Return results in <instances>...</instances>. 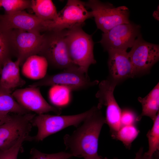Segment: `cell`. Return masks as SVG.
<instances>
[{
  "instance_id": "cell-36",
  "label": "cell",
  "mask_w": 159,
  "mask_h": 159,
  "mask_svg": "<svg viewBox=\"0 0 159 159\" xmlns=\"http://www.w3.org/2000/svg\"><path fill=\"white\" fill-rule=\"evenodd\" d=\"M113 159H118L117 158H115Z\"/></svg>"
},
{
  "instance_id": "cell-7",
  "label": "cell",
  "mask_w": 159,
  "mask_h": 159,
  "mask_svg": "<svg viewBox=\"0 0 159 159\" xmlns=\"http://www.w3.org/2000/svg\"><path fill=\"white\" fill-rule=\"evenodd\" d=\"M35 114H15L9 121L0 125V151L7 150L22 138L29 136Z\"/></svg>"
},
{
  "instance_id": "cell-13",
  "label": "cell",
  "mask_w": 159,
  "mask_h": 159,
  "mask_svg": "<svg viewBox=\"0 0 159 159\" xmlns=\"http://www.w3.org/2000/svg\"><path fill=\"white\" fill-rule=\"evenodd\" d=\"M12 95L16 101L24 108L37 115L52 112L57 115L61 109L49 104L42 96L39 87H30L17 89Z\"/></svg>"
},
{
  "instance_id": "cell-10",
  "label": "cell",
  "mask_w": 159,
  "mask_h": 159,
  "mask_svg": "<svg viewBox=\"0 0 159 159\" xmlns=\"http://www.w3.org/2000/svg\"><path fill=\"white\" fill-rule=\"evenodd\" d=\"M135 76L149 71L159 59V46L145 41L141 34L128 52Z\"/></svg>"
},
{
  "instance_id": "cell-3",
  "label": "cell",
  "mask_w": 159,
  "mask_h": 159,
  "mask_svg": "<svg viewBox=\"0 0 159 159\" xmlns=\"http://www.w3.org/2000/svg\"><path fill=\"white\" fill-rule=\"evenodd\" d=\"M66 30H52L44 32L39 55L44 57L48 63L54 67L64 70L77 66L69 54Z\"/></svg>"
},
{
  "instance_id": "cell-33",
  "label": "cell",
  "mask_w": 159,
  "mask_h": 159,
  "mask_svg": "<svg viewBox=\"0 0 159 159\" xmlns=\"http://www.w3.org/2000/svg\"><path fill=\"white\" fill-rule=\"evenodd\" d=\"M2 67V66L0 64V74L1 73V72Z\"/></svg>"
},
{
  "instance_id": "cell-31",
  "label": "cell",
  "mask_w": 159,
  "mask_h": 159,
  "mask_svg": "<svg viewBox=\"0 0 159 159\" xmlns=\"http://www.w3.org/2000/svg\"><path fill=\"white\" fill-rule=\"evenodd\" d=\"M90 159H107V158H103L101 156L98 155L97 157L95 158H94Z\"/></svg>"
},
{
  "instance_id": "cell-8",
  "label": "cell",
  "mask_w": 159,
  "mask_h": 159,
  "mask_svg": "<svg viewBox=\"0 0 159 159\" xmlns=\"http://www.w3.org/2000/svg\"><path fill=\"white\" fill-rule=\"evenodd\" d=\"M140 29L139 25L131 22L120 24L103 33L99 42L107 52L112 50L127 51L141 34Z\"/></svg>"
},
{
  "instance_id": "cell-4",
  "label": "cell",
  "mask_w": 159,
  "mask_h": 159,
  "mask_svg": "<svg viewBox=\"0 0 159 159\" xmlns=\"http://www.w3.org/2000/svg\"><path fill=\"white\" fill-rule=\"evenodd\" d=\"M93 107L83 112L68 115H52L47 114L37 115L32 121V126L38 128L37 134L29 136V141H42L48 136L71 126L78 127L91 113Z\"/></svg>"
},
{
  "instance_id": "cell-17",
  "label": "cell",
  "mask_w": 159,
  "mask_h": 159,
  "mask_svg": "<svg viewBox=\"0 0 159 159\" xmlns=\"http://www.w3.org/2000/svg\"><path fill=\"white\" fill-rule=\"evenodd\" d=\"M48 62L42 56L35 55L28 58L22 65L21 72L26 77L40 80L46 75Z\"/></svg>"
},
{
  "instance_id": "cell-25",
  "label": "cell",
  "mask_w": 159,
  "mask_h": 159,
  "mask_svg": "<svg viewBox=\"0 0 159 159\" xmlns=\"http://www.w3.org/2000/svg\"><path fill=\"white\" fill-rule=\"evenodd\" d=\"M30 153L31 156L29 159H67L71 157L67 152L62 151L47 154L42 153L35 148H32Z\"/></svg>"
},
{
  "instance_id": "cell-22",
  "label": "cell",
  "mask_w": 159,
  "mask_h": 159,
  "mask_svg": "<svg viewBox=\"0 0 159 159\" xmlns=\"http://www.w3.org/2000/svg\"><path fill=\"white\" fill-rule=\"evenodd\" d=\"M139 132L136 125L121 126L111 136L113 138L121 141L126 148L129 150L132 142L136 138Z\"/></svg>"
},
{
  "instance_id": "cell-27",
  "label": "cell",
  "mask_w": 159,
  "mask_h": 159,
  "mask_svg": "<svg viewBox=\"0 0 159 159\" xmlns=\"http://www.w3.org/2000/svg\"><path fill=\"white\" fill-rule=\"evenodd\" d=\"M137 116L135 112L129 108L121 110L120 118L121 126L132 125H136L138 122Z\"/></svg>"
},
{
  "instance_id": "cell-2",
  "label": "cell",
  "mask_w": 159,
  "mask_h": 159,
  "mask_svg": "<svg viewBox=\"0 0 159 159\" xmlns=\"http://www.w3.org/2000/svg\"><path fill=\"white\" fill-rule=\"evenodd\" d=\"M82 26L66 29V39L69 54L74 64L88 75L90 66L96 63L93 54L92 36L85 32Z\"/></svg>"
},
{
  "instance_id": "cell-20",
  "label": "cell",
  "mask_w": 159,
  "mask_h": 159,
  "mask_svg": "<svg viewBox=\"0 0 159 159\" xmlns=\"http://www.w3.org/2000/svg\"><path fill=\"white\" fill-rule=\"evenodd\" d=\"M31 8L35 15L40 19L46 21H55L58 13L51 0H32Z\"/></svg>"
},
{
  "instance_id": "cell-19",
  "label": "cell",
  "mask_w": 159,
  "mask_h": 159,
  "mask_svg": "<svg viewBox=\"0 0 159 159\" xmlns=\"http://www.w3.org/2000/svg\"><path fill=\"white\" fill-rule=\"evenodd\" d=\"M13 29H10L5 23L0 14V64L11 60L14 55L12 42Z\"/></svg>"
},
{
  "instance_id": "cell-28",
  "label": "cell",
  "mask_w": 159,
  "mask_h": 159,
  "mask_svg": "<svg viewBox=\"0 0 159 159\" xmlns=\"http://www.w3.org/2000/svg\"><path fill=\"white\" fill-rule=\"evenodd\" d=\"M13 116L9 114L0 113V125L9 121Z\"/></svg>"
},
{
  "instance_id": "cell-16",
  "label": "cell",
  "mask_w": 159,
  "mask_h": 159,
  "mask_svg": "<svg viewBox=\"0 0 159 159\" xmlns=\"http://www.w3.org/2000/svg\"><path fill=\"white\" fill-rule=\"evenodd\" d=\"M19 61L11 59L3 65L0 77V89L12 92V90L21 87L25 84V81L21 77L20 74Z\"/></svg>"
},
{
  "instance_id": "cell-15",
  "label": "cell",
  "mask_w": 159,
  "mask_h": 159,
  "mask_svg": "<svg viewBox=\"0 0 159 159\" xmlns=\"http://www.w3.org/2000/svg\"><path fill=\"white\" fill-rule=\"evenodd\" d=\"M108 65L110 79L117 82L135 76L133 66L127 51L110 50Z\"/></svg>"
},
{
  "instance_id": "cell-23",
  "label": "cell",
  "mask_w": 159,
  "mask_h": 159,
  "mask_svg": "<svg viewBox=\"0 0 159 159\" xmlns=\"http://www.w3.org/2000/svg\"><path fill=\"white\" fill-rule=\"evenodd\" d=\"M153 121V127L147 134L148 143V150L143 156L153 157V154L159 149V112Z\"/></svg>"
},
{
  "instance_id": "cell-24",
  "label": "cell",
  "mask_w": 159,
  "mask_h": 159,
  "mask_svg": "<svg viewBox=\"0 0 159 159\" xmlns=\"http://www.w3.org/2000/svg\"><path fill=\"white\" fill-rule=\"evenodd\" d=\"M1 6L7 14H12L31 8L32 0H1Z\"/></svg>"
},
{
  "instance_id": "cell-9",
  "label": "cell",
  "mask_w": 159,
  "mask_h": 159,
  "mask_svg": "<svg viewBox=\"0 0 159 159\" xmlns=\"http://www.w3.org/2000/svg\"><path fill=\"white\" fill-rule=\"evenodd\" d=\"M117 84L110 79L102 80L99 84V89L95 95L99 102L97 106L101 109L103 106L106 107V123L110 128L111 136L121 127V109L114 95L115 88Z\"/></svg>"
},
{
  "instance_id": "cell-35",
  "label": "cell",
  "mask_w": 159,
  "mask_h": 159,
  "mask_svg": "<svg viewBox=\"0 0 159 159\" xmlns=\"http://www.w3.org/2000/svg\"><path fill=\"white\" fill-rule=\"evenodd\" d=\"M72 158H68L67 159H71Z\"/></svg>"
},
{
  "instance_id": "cell-29",
  "label": "cell",
  "mask_w": 159,
  "mask_h": 159,
  "mask_svg": "<svg viewBox=\"0 0 159 159\" xmlns=\"http://www.w3.org/2000/svg\"><path fill=\"white\" fill-rule=\"evenodd\" d=\"M143 148H141L136 153L135 157L134 159H141L143 154Z\"/></svg>"
},
{
  "instance_id": "cell-30",
  "label": "cell",
  "mask_w": 159,
  "mask_h": 159,
  "mask_svg": "<svg viewBox=\"0 0 159 159\" xmlns=\"http://www.w3.org/2000/svg\"><path fill=\"white\" fill-rule=\"evenodd\" d=\"M158 11L157 10L155 11L153 14V16L156 19L158 20Z\"/></svg>"
},
{
  "instance_id": "cell-6",
  "label": "cell",
  "mask_w": 159,
  "mask_h": 159,
  "mask_svg": "<svg viewBox=\"0 0 159 159\" xmlns=\"http://www.w3.org/2000/svg\"><path fill=\"white\" fill-rule=\"evenodd\" d=\"M99 82L97 80H91L88 75L78 67L75 66L57 74L46 75L42 79L32 83L29 87H39L58 85L73 91L87 89L97 85Z\"/></svg>"
},
{
  "instance_id": "cell-12",
  "label": "cell",
  "mask_w": 159,
  "mask_h": 159,
  "mask_svg": "<svg viewBox=\"0 0 159 159\" xmlns=\"http://www.w3.org/2000/svg\"><path fill=\"white\" fill-rule=\"evenodd\" d=\"M93 17L85 2L78 0H69L64 8L58 13V17L53 21V30H63L82 26L87 19Z\"/></svg>"
},
{
  "instance_id": "cell-11",
  "label": "cell",
  "mask_w": 159,
  "mask_h": 159,
  "mask_svg": "<svg viewBox=\"0 0 159 159\" xmlns=\"http://www.w3.org/2000/svg\"><path fill=\"white\" fill-rule=\"evenodd\" d=\"M43 41V34L40 33L13 29L12 42L14 55L19 61L20 65L29 57L39 55Z\"/></svg>"
},
{
  "instance_id": "cell-32",
  "label": "cell",
  "mask_w": 159,
  "mask_h": 159,
  "mask_svg": "<svg viewBox=\"0 0 159 159\" xmlns=\"http://www.w3.org/2000/svg\"><path fill=\"white\" fill-rule=\"evenodd\" d=\"M141 159H153V158L144 156L143 155Z\"/></svg>"
},
{
  "instance_id": "cell-5",
  "label": "cell",
  "mask_w": 159,
  "mask_h": 159,
  "mask_svg": "<svg viewBox=\"0 0 159 159\" xmlns=\"http://www.w3.org/2000/svg\"><path fill=\"white\" fill-rule=\"evenodd\" d=\"M85 4L91 9L97 28L103 33L118 25L130 22V11L125 6L115 7L111 3L97 0H89Z\"/></svg>"
},
{
  "instance_id": "cell-26",
  "label": "cell",
  "mask_w": 159,
  "mask_h": 159,
  "mask_svg": "<svg viewBox=\"0 0 159 159\" xmlns=\"http://www.w3.org/2000/svg\"><path fill=\"white\" fill-rule=\"evenodd\" d=\"M29 136L23 137L16 144L9 149L0 151V159H17L23 142L27 140Z\"/></svg>"
},
{
  "instance_id": "cell-1",
  "label": "cell",
  "mask_w": 159,
  "mask_h": 159,
  "mask_svg": "<svg viewBox=\"0 0 159 159\" xmlns=\"http://www.w3.org/2000/svg\"><path fill=\"white\" fill-rule=\"evenodd\" d=\"M97 106L93 107L91 113L72 133L63 138L66 150L73 157L90 159L98 156V140L106 121Z\"/></svg>"
},
{
  "instance_id": "cell-34",
  "label": "cell",
  "mask_w": 159,
  "mask_h": 159,
  "mask_svg": "<svg viewBox=\"0 0 159 159\" xmlns=\"http://www.w3.org/2000/svg\"><path fill=\"white\" fill-rule=\"evenodd\" d=\"M1 6V0H0V7Z\"/></svg>"
},
{
  "instance_id": "cell-21",
  "label": "cell",
  "mask_w": 159,
  "mask_h": 159,
  "mask_svg": "<svg viewBox=\"0 0 159 159\" xmlns=\"http://www.w3.org/2000/svg\"><path fill=\"white\" fill-rule=\"evenodd\" d=\"M12 92L0 89V113L24 114L30 113L20 105L12 95Z\"/></svg>"
},
{
  "instance_id": "cell-18",
  "label": "cell",
  "mask_w": 159,
  "mask_h": 159,
  "mask_svg": "<svg viewBox=\"0 0 159 159\" xmlns=\"http://www.w3.org/2000/svg\"><path fill=\"white\" fill-rule=\"evenodd\" d=\"M138 100L141 104L142 111L138 116L137 121H140L143 116L148 117L153 121L159 112V82L146 96L143 98L139 97Z\"/></svg>"
},
{
  "instance_id": "cell-14",
  "label": "cell",
  "mask_w": 159,
  "mask_h": 159,
  "mask_svg": "<svg viewBox=\"0 0 159 159\" xmlns=\"http://www.w3.org/2000/svg\"><path fill=\"white\" fill-rule=\"evenodd\" d=\"M2 16L5 23L10 29L40 33L48 30V21L43 20L35 15L24 11Z\"/></svg>"
}]
</instances>
